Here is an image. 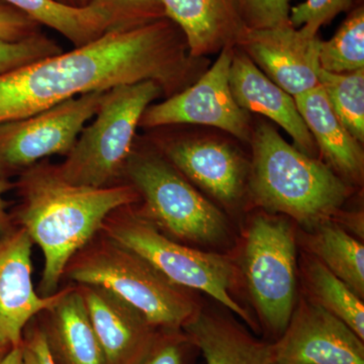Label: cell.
Here are the masks:
<instances>
[{
	"label": "cell",
	"instance_id": "14",
	"mask_svg": "<svg viewBox=\"0 0 364 364\" xmlns=\"http://www.w3.org/2000/svg\"><path fill=\"white\" fill-rule=\"evenodd\" d=\"M163 156L179 172L226 205L243 196L250 165L229 144L207 138H176L159 142Z\"/></svg>",
	"mask_w": 364,
	"mask_h": 364
},
{
	"label": "cell",
	"instance_id": "32",
	"mask_svg": "<svg viewBox=\"0 0 364 364\" xmlns=\"http://www.w3.org/2000/svg\"><path fill=\"white\" fill-rule=\"evenodd\" d=\"M23 364H56L53 359L40 322L31 321L21 338Z\"/></svg>",
	"mask_w": 364,
	"mask_h": 364
},
{
	"label": "cell",
	"instance_id": "5",
	"mask_svg": "<svg viewBox=\"0 0 364 364\" xmlns=\"http://www.w3.org/2000/svg\"><path fill=\"white\" fill-rule=\"evenodd\" d=\"M162 93L161 86L150 80L107 90L66 159L55 166L59 176L74 186L87 188L119 184L143 114Z\"/></svg>",
	"mask_w": 364,
	"mask_h": 364
},
{
	"label": "cell",
	"instance_id": "15",
	"mask_svg": "<svg viewBox=\"0 0 364 364\" xmlns=\"http://www.w3.org/2000/svg\"><path fill=\"white\" fill-rule=\"evenodd\" d=\"M230 88L241 109L267 117L293 138L296 149L317 157V144L299 114L294 98L272 82L237 46L230 68Z\"/></svg>",
	"mask_w": 364,
	"mask_h": 364
},
{
	"label": "cell",
	"instance_id": "2",
	"mask_svg": "<svg viewBox=\"0 0 364 364\" xmlns=\"http://www.w3.org/2000/svg\"><path fill=\"white\" fill-rule=\"evenodd\" d=\"M18 188V221L44 255L42 296L58 291L69 261L102 231L109 215L140 200L132 184L74 186L59 176L56 167L42 163L21 173Z\"/></svg>",
	"mask_w": 364,
	"mask_h": 364
},
{
	"label": "cell",
	"instance_id": "22",
	"mask_svg": "<svg viewBox=\"0 0 364 364\" xmlns=\"http://www.w3.org/2000/svg\"><path fill=\"white\" fill-rule=\"evenodd\" d=\"M314 257L345 282L359 298L364 296V246L333 221L322 223L306 237Z\"/></svg>",
	"mask_w": 364,
	"mask_h": 364
},
{
	"label": "cell",
	"instance_id": "26",
	"mask_svg": "<svg viewBox=\"0 0 364 364\" xmlns=\"http://www.w3.org/2000/svg\"><path fill=\"white\" fill-rule=\"evenodd\" d=\"M196 350L183 330L158 329L127 364H191Z\"/></svg>",
	"mask_w": 364,
	"mask_h": 364
},
{
	"label": "cell",
	"instance_id": "18",
	"mask_svg": "<svg viewBox=\"0 0 364 364\" xmlns=\"http://www.w3.org/2000/svg\"><path fill=\"white\" fill-rule=\"evenodd\" d=\"M40 325L56 364H107L78 287H67Z\"/></svg>",
	"mask_w": 364,
	"mask_h": 364
},
{
	"label": "cell",
	"instance_id": "9",
	"mask_svg": "<svg viewBox=\"0 0 364 364\" xmlns=\"http://www.w3.org/2000/svg\"><path fill=\"white\" fill-rule=\"evenodd\" d=\"M105 92L86 93L32 116L0 123V176L23 172L47 157L67 156Z\"/></svg>",
	"mask_w": 364,
	"mask_h": 364
},
{
	"label": "cell",
	"instance_id": "24",
	"mask_svg": "<svg viewBox=\"0 0 364 364\" xmlns=\"http://www.w3.org/2000/svg\"><path fill=\"white\" fill-rule=\"evenodd\" d=\"M318 82L345 129L364 142V68L350 73H330L318 69Z\"/></svg>",
	"mask_w": 364,
	"mask_h": 364
},
{
	"label": "cell",
	"instance_id": "30",
	"mask_svg": "<svg viewBox=\"0 0 364 364\" xmlns=\"http://www.w3.org/2000/svg\"><path fill=\"white\" fill-rule=\"evenodd\" d=\"M291 0H244V18L249 28L291 25Z\"/></svg>",
	"mask_w": 364,
	"mask_h": 364
},
{
	"label": "cell",
	"instance_id": "27",
	"mask_svg": "<svg viewBox=\"0 0 364 364\" xmlns=\"http://www.w3.org/2000/svg\"><path fill=\"white\" fill-rule=\"evenodd\" d=\"M62 52V48L42 32L20 41L0 39V76Z\"/></svg>",
	"mask_w": 364,
	"mask_h": 364
},
{
	"label": "cell",
	"instance_id": "19",
	"mask_svg": "<svg viewBox=\"0 0 364 364\" xmlns=\"http://www.w3.org/2000/svg\"><path fill=\"white\" fill-rule=\"evenodd\" d=\"M294 98L325 164L340 178L358 183L363 181L364 154L360 143L339 121L321 85Z\"/></svg>",
	"mask_w": 364,
	"mask_h": 364
},
{
	"label": "cell",
	"instance_id": "33",
	"mask_svg": "<svg viewBox=\"0 0 364 364\" xmlns=\"http://www.w3.org/2000/svg\"><path fill=\"white\" fill-rule=\"evenodd\" d=\"M9 182L4 179V177L0 176V243L13 233L9 230V219L6 214V203H4V195L9 189Z\"/></svg>",
	"mask_w": 364,
	"mask_h": 364
},
{
	"label": "cell",
	"instance_id": "17",
	"mask_svg": "<svg viewBox=\"0 0 364 364\" xmlns=\"http://www.w3.org/2000/svg\"><path fill=\"white\" fill-rule=\"evenodd\" d=\"M77 287L107 364L128 363L142 350L157 329L142 314L107 289Z\"/></svg>",
	"mask_w": 364,
	"mask_h": 364
},
{
	"label": "cell",
	"instance_id": "23",
	"mask_svg": "<svg viewBox=\"0 0 364 364\" xmlns=\"http://www.w3.org/2000/svg\"><path fill=\"white\" fill-rule=\"evenodd\" d=\"M301 272L306 296L336 316L364 341L363 299L313 255L303 257Z\"/></svg>",
	"mask_w": 364,
	"mask_h": 364
},
{
	"label": "cell",
	"instance_id": "7",
	"mask_svg": "<svg viewBox=\"0 0 364 364\" xmlns=\"http://www.w3.org/2000/svg\"><path fill=\"white\" fill-rule=\"evenodd\" d=\"M144 205L139 210L160 230L178 240L215 244L226 235L221 210L159 153L133 150L124 176Z\"/></svg>",
	"mask_w": 364,
	"mask_h": 364
},
{
	"label": "cell",
	"instance_id": "1",
	"mask_svg": "<svg viewBox=\"0 0 364 364\" xmlns=\"http://www.w3.org/2000/svg\"><path fill=\"white\" fill-rule=\"evenodd\" d=\"M193 60L183 33L169 18L109 31L88 44L0 76V123L142 81H154L170 97L188 80Z\"/></svg>",
	"mask_w": 364,
	"mask_h": 364
},
{
	"label": "cell",
	"instance_id": "6",
	"mask_svg": "<svg viewBox=\"0 0 364 364\" xmlns=\"http://www.w3.org/2000/svg\"><path fill=\"white\" fill-rule=\"evenodd\" d=\"M131 207L114 210L105 220L100 232L138 254L172 284L208 294L257 329L248 311L232 296L236 270L229 258L177 243Z\"/></svg>",
	"mask_w": 364,
	"mask_h": 364
},
{
	"label": "cell",
	"instance_id": "8",
	"mask_svg": "<svg viewBox=\"0 0 364 364\" xmlns=\"http://www.w3.org/2000/svg\"><path fill=\"white\" fill-rule=\"evenodd\" d=\"M249 293L270 336L279 338L296 303V245L287 220L256 215L249 225L243 260Z\"/></svg>",
	"mask_w": 364,
	"mask_h": 364
},
{
	"label": "cell",
	"instance_id": "16",
	"mask_svg": "<svg viewBox=\"0 0 364 364\" xmlns=\"http://www.w3.org/2000/svg\"><path fill=\"white\" fill-rule=\"evenodd\" d=\"M166 18L179 28L191 58L238 44L245 32L244 0H162Z\"/></svg>",
	"mask_w": 364,
	"mask_h": 364
},
{
	"label": "cell",
	"instance_id": "25",
	"mask_svg": "<svg viewBox=\"0 0 364 364\" xmlns=\"http://www.w3.org/2000/svg\"><path fill=\"white\" fill-rule=\"evenodd\" d=\"M318 64L330 73L364 68V7L356 6L329 41L318 43Z\"/></svg>",
	"mask_w": 364,
	"mask_h": 364
},
{
	"label": "cell",
	"instance_id": "11",
	"mask_svg": "<svg viewBox=\"0 0 364 364\" xmlns=\"http://www.w3.org/2000/svg\"><path fill=\"white\" fill-rule=\"evenodd\" d=\"M272 344V364H364L363 340L306 294Z\"/></svg>",
	"mask_w": 364,
	"mask_h": 364
},
{
	"label": "cell",
	"instance_id": "20",
	"mask_svg": "<svg viewBox=\"0 0 364 364\" xmlns=\"http://www.w3.org/2000/svg\"><path fill=\"white\" fill-rule=\"evenodd\" d=\"M182 330L205 364H272V341L255 338L234 318L200 310Z\"/></svg>",
	"mask_w": 364,
	"mask_h": 364
},
{
	"label": "cell",
	"instance_id": "28",
	"mask_svg": "<svg viewBox=\"0 0 364 364\" xmlns=\"http://www.w3.org/2000/svg\"><path fill=\"white\" fill-rule=\"evenodd\" d=\"M107 11L116 30H129L166 18L162 0H92Z\"/></svg>",
	"mask_w": 364,
	"mask_h": 364
},
{
	"label": "cell",
	"instance_id": "36",
	"mask_svg": "<svg viewBox=\"0 0 364 364\" xmlns=\"http://www.w3.org/2000/svg\"><path fill=\"white\" fill-rule=\"evenodd\" d=\"M11 348H13V347L6 346V345L0 344V363H1L2 359L4 358V356L9 353V351L11 350Z\"/></svg>",
	"mask_w": 364,
	"mask_h": 364
},
{
	"label": "cell",
	"instance_id": "12",
	"mask_svg": "<svg viewBox=\"0 0 364 364\" xmlns=\"http://www.w3.org/2000/svg\"><path fill=\"white\" fill-rule=\"evenodd\" d=\"M318 43L291 25L246 28L237 47L267 76L294 97L318 85Z\"/></svg>",
	"mask_w": 364,
	"mask_h": 364
},
{
	"label": "cell",
	"instance_id": "21",
	"mask_svg": "<svg viewBox=\"0 0 364 364\" xmlns=\"http://www.w3.org/2000/svg\"><path fill=\"white\" fill-rule=\"evenodd\" d=\"M26 14L41 26L56 31L73 45L81 47L116 28L111 14L91 4L74 9L54 0H0Z\"/></svg>",
	"mask_w": 364,
	"mask_h": 364
},
{
	"label": "cell",
	"instance_id": "10",
	"mask_svg": "<svg viewBox=\"0 0 364 364\" xmlns=\"http://www.w3.org/2000/svg\"><path fill=\"white\" fill-rule=\"evenodd\" d=\"M233 52L234 47L225 48L214 65L195 85L170 95L164 102L149 105L141 119V128L203 124L250 142V117L237 105L230 88Z\"/></svg>",
	"mask_w": 364,
	"mask_h": 364
},
{
	"label": "cell",
	"instance_id": "4",
	"mask_svg": "<svg viewBox=\"0 0 364 364\" xmlns=\"http://www.w3.org/2000/svg\"><path fill=\"white\" fill-rule=\"evenodd\" d=\"M64 275L77 286L116 294L157 330H182L200 310L188 289L172 284L138 254L105 235L76 253Z\"/></svg>",
	"mask_w": 364,
	"mask_h": 364
},
{
	"label": "cell",
	"instance_id": "29",
	"mask_svg": "<svg viewBox=\"0 0 364 364\" xmlns=\"http://www.w3.org/2000/svg\"><path fill=\"white\" fill-rule=\"evenodd\" d=\"M353 0H306L291 7L289 23L309 37L318 36L323 26L331 23L339 14L350 9Z\"/></svg>",
	"mask_w": 364,
	"mask_h": 364
},
{
	"label": "cell",
	"instance_id": "35",
	"mask_svg": "<svg viewBox=\"0 0 364 364\" xmlns=\"http://www.w3.org/2000/svg\"><path fill=\"white\" fill-rule=\"evenodd\" d=\"M63 6L74 7V9H83L90 6L92 0H54Z\"/></svg>",
	"mask_w": 364,
	"mask_h": 364
},
{
	"label": "cell",
	"instance_id": "34",
	"mask_svg": "<svg viewBox=\"0 0 364 364\" xmlns=\"http://www.w3.org/2000/svg\"><path fill=\"white\" fill-rule=\"evenodd\" d=\"M0 364H23L21 344L18 346L13 347L2 359Z\"/></svg>",
	"mask_w": 364,
	"mask_h": 364
},
{
	"label": "cell",
	"instance_id": "31",
	"mask_svg": "<svg viewBox=\"0 0 364 364\" xmlns=\"http://www.w3.org/2000/svg\"><path fill=\"white\" fill-rule=\"evenodd\" d=\"M41 32L37 21L16 7L0 1V39L20 41Z\"/></svg>",
	"mask_w": 364,
	"mask_h": 364
},
{
	"label": "cell",
	"instance_id": "13",
	"mask_svg": "<svg viewBox=\"0 0 364 364\" xmlns=\"http://www.w3.org/2000/svg\"><path fill=\"white\" fill-rule=\"evenodd\" d=\"M33 241L21 228L0 243V344L18 346L26 325L51 309L63 291L40 296L32 282Z\"/></svg>",
	"mask_w": 364,
	"mask_h": 364
},
{
	"label": "cell",
	"instance_id": "3",
	"mask_svg": "<svg viewBox=\"0 0 364 364\" xmlns=\"http://www.w3.org/2000/svg\"><path fill=\"white\" fill-rule=\"evenodd\" d=\"M249 191L254 203L270 213L314 229L338 214L350 188L325 163L308 156L267 123L252 131Z\"/></svg>",
	"mask_w": 364,
	"mask_h": 364
}]
</instances>
